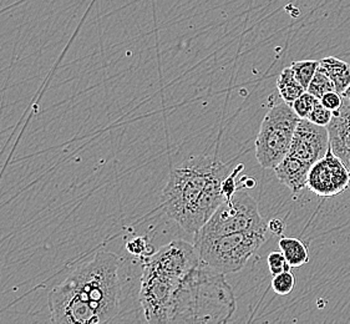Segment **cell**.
I'll return each mask as SVG.
<instances>
[{
    "mask_svg": "<svg viewBox=\"0 0 350 324\" xmlns=\"http://www.w3.org/2000/svg\"><path fill=\"white\" fill-rule=\"evenodd\" d=\"M120 307V258L109 251L96 252L49 292L53 323H107Z\"/></svg>",
    "mask_w": 350,
    "mask_h": 324,
    "instance_id": "obj_1",
    "label": "cell"
},
{
    "mask_svg": "<svg viewBox=\"0 0 350 324\" xmlns=\"http://www.w3.org/2000/svg\"><path fill=\"white\" fill-rule=\"evenodd\" d=\"M183 280L144 263L140 303L148 323H168L176 291Z\"/></svg>",
    "mask_w": 350,
    "mask_h": 324,
    "instance_id": "obj_7",
    "label": "cell"
},
{
    "mask_svg": "<svg viewBox=\"0 0 350 324\" xmlns=\"http://www.w3.org/2000/svg\"><path fill=\"white\" fill-rule=\"evenodd\" d=\"M318 66H319V62L317 60H301V62H293L291 64V69L295 72V79L306 90L314 77Z\"/></svg>",
    "mask_w": 350,
    "mask_h": 324,
    "instance_id": "obj_17",
    "label": "cell"
},
{
    "mask_svg": "<svg viewBox=\"0 0 350 324\" xmlns=\"http://www.w3.org/2000/svg\"><path fill=\"white\" fill-rule=\"evenodd\" d=\"M329 148L328 129L315 125L307 119H301L288 154L312 166L325 156Z\"/></svg>",
    "mask_w": 350,
    "mask_h": 324,
    "instance_id": "obj_10",
    "label": "cell"
},
{
    "mask_svg": "<svg viewBox=\"0 0 350 324\" xmlns=\"http://www.w3.org/2000/svg\"><path fill=\"white\" fill-rule=\"evenodd\" d=\"M342 96H343L344 99L350 100V85L344 90L343 94H342Z\"/></svg>",
    "mask_w": 350,
    "mask_h": 324,
    "instance_id": "obj_27",
    "label": "cell"
},
{
    "mask_svg": "<svg viewBox=\"0 0 350 324\" xmlns=\"http://www.w3.org/2000/svg\"><path fill=\"white\" fill-rule=\"evenodd\" d=\"M349 170L330 148L309 170L307 187L319 198L338 196L349 187Z\"/></svg>",
    "mask_w": 350,
    "mask_h": 324,
    "instance_id": "obj_8",
    "label": "cell"
},
{
    "mask_svg": "<svg viewBox=\"0 0 350 324\" xmlns=\"http://www.w3.org/2000/svg\"><path fill=\"white\" fill-rule=\"evenodd\" d=\"M299 121L286 101L268 110L256 139V157L263 169L273 170L288 155Z\"/></svg>",
    "mask_w": 350,
    "mask_h": 324,
    "instance_id": "obj_5",
    "label": "cell"
},
{
    "mask_svg": "<svg viewBox=\"0 0 350 324\" xmlns=\"http://www.w3.org/2000/svg\"><path fill=\"white\" fill-rule=\"evenodd\" d=\"M286 230V224L282 219H274L268 222V231L273 233L274 236H280Z\"/></svg>",
    "mask_w": 350,
    "mask_h": 324,
    "instance_id": "obj_25",
    "label": "cell"
},
{
    "mask_svg": "<svg viewBox=\"0 0 350 324\" xmlns=\"http://www.w3.org/2000/svg\"><path fill=\"white\" fill-rule=\"evenodd\" d=\"M268 231V224L260 216L258 204L245 192H236L232 200H224L195 237H217L245 231Z\"/></svg>",
    "mask_w": 350,
    "mask_h": 324,
    "instance_id": "obj_6",
    "label": "cell"
},
{
    "mask_svg": "<svg viewBox=\"0 0 350 324\" xmlns=\"http://www.w3.org/2000/svg\"><path fill=\"white\" fill-rule=\"evenodd\" d=\"M327 129L330 148L340 159L350 148V100L343 98V104L333 113Z\"/></svg>",
    "mask_w": 350,
    "mask_h": 324,
    "instance_id": "obj_11",
    "label": "cell"
},
{
    "mask_svg": "<svg viewBox=\"0 0 350 324\" xmlns=\"http://www.w3.org/2000/svg\"><path fill=\"white\" fill-rule=\"evenodd\" d=\"M310 167L312 166L307 162L288 154L273 170L280 183L287 186L293 193H298L304 187H307Z\"/></svg>",
    "mask_w": 350,
    "mask_h": 324,
    "instance_id": "obj_12",
    "label": "cell"
},
{
    "mask_svg": "<svg viewBox=\"0 0 350 324\" xmlns=\"http://www.w3.org/2000/svg\"><path fill=\"white\" fill-rule=\"evenodd\" d=\"M267 263H268V268H269V272L272 275H280L282 272L292 269L282 251H273L268 254Z\"/></svg>",
    "mask_w": 350,
    "mask_h": 324,
    "instance_id": "obj_21",
    "label": "cell"
},
{
    "mask_svg": "<svg viewBox=\"0 0 350 324\" xmlns=\"http://www.w3.org/2000/svg\"><path fill=\"white\" fill-rule=\"evenodd\" d=\"M323 105L327 109H329L330 111H336L340 109V106L343 104V96L342 94L336 92H327L325 95H323L322 99L319 100Z\"/></svg>",
    "mask_w": 350,
    "mask_h": 324,
    "instance_id": "obj_24",
    "label": "cell"
},
{
    "mask_svg": "<svg viewBox=\"0 0 350 324\" xmlns=\"http://www.w3.org/2000/svg\"><path fill=\"white\" fill-rule=\"evenodd\" d=\"M280 248L292 268L301 267L309 262L308 248L298 239L282 237Z\"/></svg>",
    "mask_w": 350,
    "mask_h": 324,
    "instance_id": "obj_14",
    "label": "cell"
},
{
    "mask_svg": "<svg viewBox=\"0 0 350 324\" xmlns=\"http://www.w3.org/2000/svg\"><path fill=\"white\" fill-rule=\"evenodd\" d=\"M236 312V299L224 275L198 263L176 291L168 323H226Z\"/></svg>",
    "mask_w": 350,
    "mask_h": 324,
    "instance_id": "obj_3",
    "label": "cell"
},
{
    "mask_svg": "<svg viewBox=\"0 0 350 324\" xmlns=\"http://www.w3.org/2000/svg\"><path fill=\"white\" fill-rule=\"evenodd\" d=\"M332 118H333V111H330L329 109H327V107L323 105L322 103L318 100V101L315 103L312 113H309L307 120L312 121L315 125L327 127L329 125Z\"/></svg>",
    "mask_w": 350,
    "mask_h": 324,
    "instance_id": "obj_22",
    "label": "cell"
},
{
    "mask_svg": "<svg viewBox=\"0 0 350 324\" xmlns=\"http://www.w3.org/2000/svg\"><path fill=\"white\" fill-rule=\"evenodd\" d=\"M230 166L208 156H195L171 171L162 191V207L186 232H198L224 201L221 183Z\"/></svg>",
    "mask_w": 350,
    "mask_h": 324,
    "instance_id": "obj_2",
    "label": "cell"
},
{
    "mask_svg": "<svg viewBox=\"0 0 350 324\" xmlns=\"http://www.w3.org/2000/svg\"><path fill=\"white\" fill-rule=\"evenodd\" d=\"M277 89L280 92L282 100L289 105L295 99H298L303 92H307L295 79V72L291 69V66L283 69L280 72V78L277 80Z\"/></svg>",
    "mask_w": 350,
    "mask_h": 324,
    "instance_id": "obj_15",
    "label": "cell"
},
{
    "mask_svg": "<svg viewBox=\"0 0 350 324\" xmlns=\"http://www.w3.org/2000/svg\"><path fill=\"white\" fill-rule=\"evenodd\" d=\"M307 92H310L317 99L321 100L327 92H336V86L332 79L325 74V71L321 66H318L314 77L307 87Z\"/></svg>",
    "mask_w": 350,
    "mask_h": 324,
    "instance_id": "obj_16",
    "label": "cell"
},
{
    "mask_svg": "<svg viewBox=\"0 0 350 324\" xmlns=\"http://www.w3.org/2000/svg\"><path fill=\"white\" fill-rule=\"evenodd\" d=\"M144 263L167 275L183 280L201 262L195 245L183 240L170 242L150 256Z\"/></svg>",
    "mask_w": 350,
    "mask_h": 324,
    "instance_id": "obj_9",
    "label": "cell"
},
{
    "mask_svg": "<svg viewBox=\"0 0 350 324\" xmlns=\"http://www.w3.org/2000/svg\"><path fill=\"white\" fill-rule=\"evenodd\" d=\"M245 166L241 163L237 166V169L233 170L231 174H228L226 178H224L222 183H221V190H222V193H224V200H227V201H230L232 200V198L234 196V193L237 192L239 190V186H237V183H236V175L239 174L241 170L243 169Z\"/></svg>",
    "mask_w": 350,
    "mask_h": 324,
    "instance_id": "obj_23",
    "label": "cell"
},
{
    "mask_svg": "<svg viewBox=\"0 0 350 324\" xmlns=\"http://www.w3.org/2000/svg\"><path fill=\"white\" fill-rule=\"evenodd\" d=\"M271 284L278 296H288L295 288V275L292 271L282 272L280 275H273Z\"/></svg>",
    "mask_w": 350,
    "mask_h": 324,
    "instance_id": "obj_19",
    "label": "cell"
},
{
    "mask_svg": "<svg viewBox=\"0 0 350 324\" xmlns=\"http://www.w3.org/2000/svg\"><path fill=\"white\" fill-rule=\"evenodd\" d=\"M127 252L135 257H139L142 261H145L150 256L154 254L152 245L148 242V237L136 236L126 242Z\"/></svg>",
    "mask_w": 350,
    "mask_h": 324,
    "instance_id": "obj_18",
    "label": "cell"
},
{
    "mask_svg": "<svg viewBox=\"0 0 350 324\" xmlns=\"http://www.w3.org/2000/svg\"><path fill=\"white\" fill-rule=\"evenodd\" d=\"M267 231H245L217 237H195L200 260L222 275L236 273L245 267L266 242Z\"/></svg>",
    "mask_w": 350,
    "mask_h": 324,
    "instance_id": "obj_4",
    "label": "cell"
},
{
    "mask_svg": "<svg viewBox=\"0 0 350 324\" xmlns=\"http://www.w3.org/2000/svg\"><path fill=\"white\" fill-rule=\"evenodd\" d=\"M340 160L344 162V165L347 166V169L349 170L350 172V148L340 157Z\"/></svg>",
    "mask_w": 350,
    "mask_h": 324,
    "instance_id": "obj_26",
    "label": "cell"
},
{
    "mask_svg": "<svg viewBox=\"0 0 350 324\" xmlns=\"http://www.w3.org/2000/svg\"><path fill=\"white\" fill-rule=\"evenodd\" d=\"M318 101L310 92H304L298 99H295L291 106L299 119H308L309 113H312L315 103Z\"/></svg>",
    "mask_w": 350,
    "mask_h": 324,
    "instance_id": "obj_20",
    "label": "cell"
},
{
    "mask_svg": "<svg viewBox=\"0 0 350 324\" xmlns=\"http://www.w3.org/2000/svg\"><path fill=\"white\" fill-rule=\"evenodd\" d=\"M319 66L332 79L336 92L343 94L350 85V65L336 57H327L319 62Z\"/></svg>",
    "mask_w": 350,
    "mask_h": 324,
    "instance_id": "obj_13",
    "label": "cell"
}]
</instances>
